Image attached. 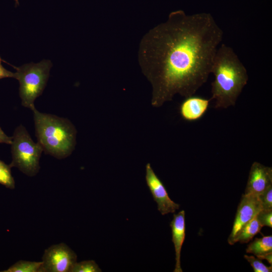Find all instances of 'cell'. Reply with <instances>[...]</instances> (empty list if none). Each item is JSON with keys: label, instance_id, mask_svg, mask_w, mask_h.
<instances>
[{"label": "cell", "instance_id": "52a82bcc", "mask_svg": "<svg viewBox=\"0 0 272 272\" xmlns=\"http://www.w3.org/2000/svg\"><path fill=\"white\" fill-rule=\"evenodd\" d=\"M262 210L258 196L243 194L237 208L231 232L228 242L230 245L235 243V239L243 227Z\"/></svg>", "mask_w": 272, "mask_h": 272}, {"label": "cell", "instance_id": "9a60e30c", "mask_svg": "<svg viewBox=\"0 0 272 272\" xmlns=\"http://www.w3.org/2000/svg\"><path fill=\"white\" fill-rule=\"evenodd\" d=\"M11 167L0 160V184L6 187L13 189L15 187V181L11 173Z\"/></svg>", "mask_w": 272, "mask_h": 272}, {"label": "cell", "instance_id": "6da1fadb", "mask_svg": "<svg viewBox=\"0 0 272 272\" xmlns=\"http://www.w3.org/2000/svg\"><path fill=\"white\" fill-rule=\"evenodd\" d=\"M223 32L209 13L171 12L142 38L138 59L150 82L151 104L162 106L176 94L193 96L207 81Z\"/></svg>", "mask_w": 272, "mask_h": 272}, {"label": "cell", "instance_id": "9c48e42d", "mask_svg": "<svg viewBox=\"0 0 272 272\" xmlns=\"http://www.w3.org/2000/svg\"><path fill=\"white\" fill-rule=\"evenodd\" d=\"M272 185V168L259 162L252 164L245 190V194L258 196Z\"/></svg>", "mask_w": 272, "mask_h": 272}, {"label": "cell", "instance_id": "ba28073f", "mask_svg": "<svg viewBox=\"0 0 272 272\" xmlns=\"http://www.w3.org/2000/svg\"><path fill=\"white\" fill-rule=\"evenodd\" d=\"M145 179L158 210L162 215L174 213L179 209L180 205L170 198L164 185L149 163L146 165Z\"/></svg>", "mask_w": 272, "mask_h": 272}, {"label": "cell", "instance_id": "4fadbf2b", "mask_svg": "<svg viewBox=\"0 0 272 272\" xmlns=\"http://www.w3.org/2000/svg\"><path fill=\"white\" fill-rule=\"evenodd\" d=\"M262 227V226L259 223L255 216L240 231L235 239V243L237 242L240 243L248 242L257 234L260 232Z\"/></svg>", "mask_w": 272, "mask_h": 272}, {"label": "cell", "instance_id": "5bb4252c", "mask_svg": "<svg viewBox=\"0 0 272 272\" xmlns=\"http://www.w3.org/2000/svg\"><path fill=\"white\" fill-rule=\"evenodd\" d=\"M42 261L19 260L3 272H40Z\"/></svg>", "mask_w": 272, "mask_h": 272}, {"label": "cell", "instance_id": "e0dca14e", "mask_svg": "<svg viewBox=\"0 0 272 272\" xmlns=\"http://www.w3.org/2000/svg\"><path fill=\"white\" fill-rule=\"evenodd\" d=\"M244 258L250 263L254 272H271L272 265L267 266L261 260L252 255H244Z\"/></svg>", "mask_w": 272, "mask_h": 272}, {"label": "cell", "instance_id": "3957f363", "mask_svg": "<svg viewBox=\"0 0 272 272\" xmlns=\"http://www.w3.org/2000/svg\"><path fill=\"white\" fill-rule=\"evenodd\" d=\"M32 110L37 142L44 153L59 159L70 156L76 145L74 124L66 118L41 113L35 107Z\"/></svg>", "mask_w": 272, "mask_h": 272}, {"label": "cell", "instance_id": "ffe728a7", "mask_svg": "<svg viewBox=\"0 0 272 272\" xmlns=\"http://www.w3.org/2000/svg\"><path fill=\"white\" fill-rule=\"evenodd\" d=\"M3 60L0 57V79L5 78H13L15 79V73L11 72L6 69L2 64Z\"/></svg>", "mask_w": 272, "mask_h": 272}, {"label": "cell", "instance_id": "5b68a950", "mask_svg": "<svg viewBox=\"0 0 272 272\" xmlns=\"http://www.w3.org/2000/svg\"><path fill=\"white\" fill-rule=\"evenodd\" d=\"M43 151L39 143L34 142L26 128L20 125L12 137V161L10 166L18 168L28 176H34L39 171V160Z\"/></svg>", "mask_w": 272, "mask_h": 272}, {"label": "cell", "instance_id": "8992f818", "mask_svg": "<svg viewBox=\"0 0 272 272\" xmlns=\"http://www.w3.org/2000/svg\"><path fill=\"white\" fill-rule=\"evenodd\" d=\"M42 259L40 272H71L77 256L67 245L60 243L46 249Z\"/></svg>", "mask_w": 272, "mask_h": 272}, {"label": "cell", "instance_id": "277c9868", "mask_svg": "<svg viewBox=\"0 0 272 272\" xmlns=\"http://www.w3.org/2000/svg\"><path fill=\"white\" fill-rule=\"evenodd\" d=\"M52 65L50 60L43 59L38 63L13 66L16 70L15 79L20 84L19 95L24 107L31 110L35 107L34 102L46 86Z\"/></svg>", "mask_w": 272, "mask_h": 272}, {"label": "cell", "instance_id": "44dd1931", "mask_svg": "<svg viewBox=\"0 0 272 272\" xmlns=\"http://www.w3.org/2000/svg\"><path fill=\"white\" fill-rule=\"evenodd\" d=\"M12 142V137L8 136L0 127V143L11 145Z\"/></svg>", "mask_w": 272, "mask_h": 272}, {"label": "cell", "instance_id": "7a4b0ae2", "mask_svg": "<svg viewBox=\"0 0 272 272\" xmlns=\"http://www.w3.org/2000/svg\"><path fill=\"white\" fill-rule=\"evenodd\" d=\"M212 97L215 108H227L235 105L238 97L247 84V70L233 49L225 44L218 47L214 56L211 74Z\"/></svg>", "mask_w": 272, "mask_h": 272}, {"label": "cell", "instance_id": "d6986e66", "mask_svg": "<svg viewBox=\"0 0 272 272\" xmlns=\"http://www.w3.org/2000/svg\"><path fill=\"white\" fill-rule=\"evenodd\" d=\"M256 217L262 227H272V209L261 210Z\"/></svg>", "mask_w": 272, "mask_h": 272}, {"label": "cell", "instance_id": "30bf717a", "mask_svg": "<svg viewBox=\"0 0 272 272\" xmlns=\"http://www.w3.org/2000/svg\"><path fill=\"white\" fill-rule=\"evenodd\" d=\"M185 211L182 210L177 214H174L170 226L172 232V241L175 251V266L174 272H182L181 266V251L185 238Z\"/></svg>", "mask_w": 272, "mask_h": 272}, {"label": "cell", "instance_id": "8fae6325", "mask_svg": "<svg viewBox=\"0 0 272 272\" xmlns=\"http://www.w3.org/2000/svg\"><path fill=\"white\" fill-rule=\"evenodd\" d=\"M211 100L191 96L186 97L179 106V113L182 118L188 121L200 119L207 112Z\"/></svg>", "mask_w": 272, "mask_h": 272}, {"label": "cell", "instance_id": "2e32d148", "mask_svg": "<svg viewBox=\"0 0 272 272\" xmlns=\"http://www.w3.org/2000/svg\"><path fill=\"white\" fill-rule=\"evenodd\" d=\"M101 269L96 262L93 260L76 262L71 272H101Z\"/></svg>", "mask_w": 272, "mask_h": 272}, {"label": "cell", "instance_id": "603a6c76", "mask_svg": "<svg viewBox=\"0 0 272 272\" xmlns=\"http://www.w3.org/2000/svg\"><path fill=\"white\" fill-rule=\"evenodd\" d=\"M16 3V6H19V0H14Z\"/></svg>", "mask_w": 272, "mask_h": 272}, {"label": "cell", "instance_id": "ac0fdd59", "mask_svg": "<svg viewBox=\"0 0 272 272\" xmlns=\"http://www.w3.org/2000/svg\"><path fill=\"white\" fill-rule=\"evenodd\" d=\"M262 210L272 209V185L258 195Z\"/></svg>", "mask_w": 272, "mask_h": 272}, {"label": "cell", "instance_id": "7402d4cb", "mask_svg": "<svg viewBox=\"0 0 272 272\" xmlns=\"http://www.w3.org/2000/svg\"><path fill=\"white\" fill-rule=\"evenodd\" d=\"M257 257L260 260H266L270 264V265H272V252L258 256Z\"/></svg>", "mask_w": 272, "mask_h": 272}, {"label": "cell", "instance_id": "7c38bea8", "mask_svg": "<svg viewBox=\"0 0 272 272\" xmlns=\"http://www.w3.org/2000/svg\"><path fill=\"white\" fill-rule=\"evenodd\" d=\"M246 252L253 254L256 257L272 252V236L255 238L247 246Z\"/></svg>", "mask_w": 272, "mask_h": 272}]
</instances>
